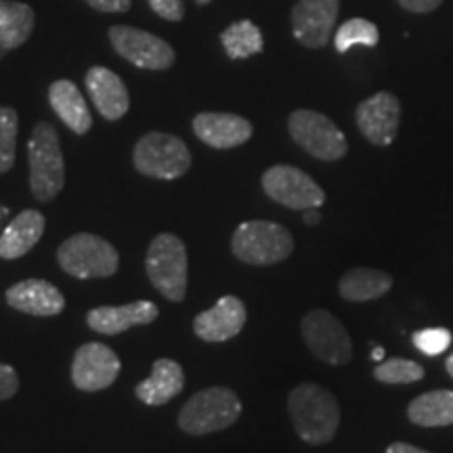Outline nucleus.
Listing matches in <instances>:
<instances>
[{
  "mask_svg": "<svg viewBox=\"0 0 453 453\" xmlns=\"http://www.w3.org/2000/svg\"><path fill=\"white\" fill-rule=\"evenodd\" d=\"M145 269L150 281L162 296L180 303L187 294V250L173 234H162L147 250Z\"/></svg>",
  "mask_w": 453,
  "mask_h": 453,
  "instance_id": "39448f33",
  "label": "nucleus"
},
{
  "mask_svg": "<svg viewBox=\"0 0 453 453\" xmlns=\"http://www.w3.org/2000/svg\"><path fill=\"white\" fill-rule=\"evenodd\" d=\"M411 424L424 428H441L453 424V390H428L418 395L407 407Z\"/></svg>",
  "mask_w": 453,
  "mask_h": 453,
  "instance_id": "b1692460",
  "label": "nucleus"
},
{
  "mask_svg": "<svg viewBox=\"0 0 453 453\" xmlns=\"http://www.w3.org/2000/svg\"><path fill=\"white\" fill-rule=\"evenodd\" d=\"M378 41H380V32H378V26L373 21H367L364 17H353V19L344 21L338 27L336 36H334V47H336L338 53H347L357 44L376 47Z\"/></svg>",
  "mask_w": 453,
  "mask_h": 453,
  "instance_id": "bb28decb",
  "label": "nucleus"
},
{
  "mask_svg": "<svg viewBox=\"0 0 453 453\" xmlns=\"http://www.w3.org/2000/svg\"><path fill=\"white\" fill-rule=\"evenodd\" d=\"M413 347L422 350L424 355L434 357L445 353L447 349L451 347V332L445 330V327H426V330H420L413 334Z\"/></svg>",
  "mask_w": 453,
  "mask_h": 453,
  "instance_id": "c756f323",
  "label": "nucleus"
},
{
  "mask_svg": "<svg viewBox=\"0 0 453 453\" xmlns=\"http://www.w3.org/2000/svg\"><path fill=\"white\" fill-rule=\"evenodd\" d=\"M47 220L38 211H24L11 220L0 235V258L15 260L26 257L41 242Z\"/></svg>",
  "mask_w": 453,
  "mask_h": 453,
  "instance_id": "aec40b11",
  "label": "nucleus"
},
{
  "mask_svg": "<svg viewBox=\"0 0 453 453\" xmlns=\"http://www.w3.org/2000/svg\"><path fill=\"white\" fill-rule=\"evenodd\" d=\"M7 303L19 313L36 317L59 315L65 309L64 294L44 280H26L11 286L7 290Z\"/></svg>",
  "mask_w": 453,
  "mask_h": 453,
  "instance_id": "a211bd4d",
  "label": "nucleus"
},
{
  "mask_svg": "<svg viewBox=\"0 0 453 453\" xmlns=\"http://www.w3.org/2000/svg\"><path fill=\"white\" fill-rule=\"evenodd\" d=\"M288 130L300 150L321 162H338L349 151L342 130L319 111L296 110L288 118Z\"/></svg>",
  "mask_w": 453,
  "mask_h": 453,
  "instance_id": "423d86ee",
  "label": "nucleus"
},
{
  "mask_svg": "<svg viewBox=\"0 0 453 453\" xmlns=\"http://www.w3.org/2000/svg\"><path fill=\"white\" fill-rule=\"evenodd\" d=\"M384 357H387V350H384V347H373L372 350V359L378 361V364H382Z\"/></svg>",
  "mask_w": 453,
  "mask_h": 453,
  "instance_id": "e433bc0d",
  "label": "nucleus"
},
{
  "mask_svg": "<svg viewBox=\"0 0 453 453\" xmlns=\"http://www.w3.org/2000/svg\"><path fill=\"white\" fill-rule=\"evenodd\" d=\"M84 84H87V90L95 107H97V111L105 120H120L124 113L128 111V90L118 73L107 70V67L95 65L87 72Z\"/></svg>",
  "mask_w": 453,
  "mask_h": 453,
  "instance_id": "f3484780",
  "label": "nucleus"
},
{
  "mask_svg": "<svg viewBox=\"0 0 453 453\" xmlns=\"http://www.w3.org/2000/svg\"><path fill=\"white\" fill-rule=\"evenodd\" d=\"M185 384V373L177 361L173 359H157L151 370V376L134 388L139 401L145 405H164L170 399H174Z\"/></svg>",
  "mask_w": 453,
  "mask_h": 453,
  "instance_id": "4be33fe9",
  "label": "nucleus"
},
{
  "mask_svg": "<svg viewBox=\"0 0 453 453\" xmlns=\"http://www.w3.org/2000/svg\"><path fill=\"white\" fill-rule=\"evenodd\" d=\"M49 104L53 111L61 118V122L76 134H87L93 127L88 105L82 93L70 81H57L49 88Z\"/></svg>",
  "mask_w": 453,
  "mask_h": 453,
  "instance_id": "412c9836",
  "label": "nucleus"
},
{
  "mask_svg": "<svg viewBox=\"0 0 453 453\" xmlns=\"http://www.w3.org/2000/svg\"><path fill=\"white\" fill-rule=\"evenodd\" d=\"M84 3L99 13H124L133 7V0H84Z\"/></svg>",
  "mask_w": 453,
  "mask_h": 453,
  "instance_id": "473e14b6",
  "label": "nucleus"
},
{
  "mask_svg": "<svg viewBox=\"0 0 453 453\" xmlns=\"http://www.w3.org/2000/svg\"><path fill=\"white\" fill-rule=\"evenodd\" d=\"M387 453H428V451H424V449H420V447H416V445L401 443V441H396V443L388 445Z\"/></svg>",
  "mask_w": 453,
  "mask_h": 453,
  "instance_id": "f704fd0d",
  "label": "nucleus"
},
{
  "mask_svg": "<svg viewBox=\"0 0 453 453\" xmlns=\"http://www.w3.org/2000/svg\"><path fill=\"white\" fill-rule=\"evenodd\" d=\"M231 250L242 263L267 267L294 252V237L283 225L269 220H246L235 229Z\"/></svg>",
  "mask_w": 453,
  "mask_h": 453,
  "instance_id": "20e7f679",
  "label": "nucleus"
},
{
  "mask_svg": "<svg viewBox=\"0 0 453 453\" xmlns=\"http://www.w3.org/2000/svg\"><path fill=\"white\" fill-rule=\"evenodd\" d=\"M157 319V307L150 300H137V303L122 304V307H99L88 311L87 324L90 330L116 336L127 332L133 326H147Z\"/></svg>",
  "mask_w": 453,
  "mask_h": 453,
  "instance_id": "6ab92c4d",
  "label": "nucleus"
},
{
  "mask_svg": "<svg viewBox=\"0 0 453 453\" xmlns=\"http://www.w3.org/2000/svg\"><path fill=\"white\" fill-rule=\"evenodd\" d=\"M393 288V277L384 271L355 267L340 277L338 292L349 303H367L380 298Z\"/></svg>",
  "mask_w": 453,
  "mask_h": 453,
  "instance_id": "5701e85b",
  "label": "nucleus"
},
{
  "mask_svg": "<svg viewBox=\"0 0 453 453\" xmlns=\"http://www.w3.org/2000/svg\"><path fill=\"white\" fill-rule=\"evenodd\" d=\"M246 319V304L237 296H223L212 309L196 317L194 332L206 342H225L242 332Z\"/></svg>",
  "mask_w": 453,
  "mask_h": 453,
  "instance_id": "2eb2a0df",
  "label": "nucleus"
},
{
  "mask_svg": "<svg viewBox=\"0 0 453 453\" xmlns=\"http://www.w3.org/2000/svg\"><path fill=\"white\" fill-rule=\"evenodd\" d=\"M120 367V359L110 347L101 342H88L73 355L72 382L87 393L104 390L116 382Z\"/></svg>",
  "mask_w": 453,
  "mask_h": 453,
  "instance_id": "4468645a",
  "label": "nucleus"
},
{
  "mask_svg": "<svg viewBox=\"0 0 453 453\" xmlns=\"http://www.w3.org/2000/svg\"><path fill=\"white\" fill-rule=\"evenodd\" d=\"M424 373L426 372L420 364L396 357V359H384L382 364H378L373 378L382 384H411L420 382Z\"/></svg>",
  "mask_w": 453,
  "mask_h": 453,
  "instance_id": "cd10ccee",
  "label": "nucleus"
},
{
  "mask_svg": "<svg viewBox=\"0 0 453 453\" xmlns=\"http://www.w3.org/2000/svg\"><path fill=\"white\" fill-rule=\"evenodd\" d=\"M196 3L197 4H208V3H211V0H196Z\"/></svg>",
  "mask_w": 453,
  "mask_h": 453,
  "instance_id": "ea45409f",
  "label": "nucleus"
},
{
  "mask_svg": "<svg viewBox=\"0 0 453 453\" xmlns=\"http://www.w3.org/2000/svg\"><path fill=\"white\" fill-rule=\"evenodd\" d=\"M355 122L372 145L388 147L401 127V101L388 90H380L357 105Z\"/></svg>",
  "mask_w": 453,
  "mask_h": 453,
  "instance_id": "f8f14e48",
  "label": "nucleus"
},
{
  "mask_svg": "<svg viewBox=\"0 0 453 453\" xmlns=\"http://www.w3.org/2000/svg\"><path fill=\"white\" fill-rule=\"evenodd\" d=\"M242 401L231 388L212 387L196 393L179 413V426L187 434H211L240 420Z\"/></svg>",
  "mask_w": 453,
  "mask_h": 453,
  "instance_id": "7ed1b4c3",
  "label": "nucleus"
},
{
  "mask_svg": "<svg viewBox=\"0 0 453 453\" xmlns=\"http://www.w3.org/2000/svg\"><path fill=\"white\" fill-rule=\"evenodd\" d=\"M61 269L78 280L90 277H110L118 271L120 257L116 248L104 237L93 234H78L61 243L57 252Z\"/></svg>",
  "mask_w": 453,
  "mask_h": 453,
  "instance_id": "6e6552de",
  "label": "nucleus"
},
{
  "mask_svg": "<svg viewBox=\"0 0 453 453\" xmlns=\"http://www.w3.org/2000/svg\"><path fill=\"white\" fill-rule=\"evenodd\" d=\"M288 411L296 434L309 445L330 443L340 426L336 396L319 384H298L288 396Z\"/></svg>",
  "mask_w": 453,
  "mask_h": 453,
  "instance_id": "f257e3e1",
  "label": "nucleus"
},
{
  "mask_svg": "<svg viewBox=\"0 0 453 453\" xmlns=\"http://www.w3.org/2000/svg\"><path fill=\"white\" fill-rule=\"evenodd\" d=\"M134 166L151 179H179L191 168V151L183 139L166 133H147L134 145Z\"/></svg>",
  "mask_w": 453,
  "mask_h": 453,
  "instance_id": "0eeeda50",
  "label": "nucleus"
},
{
  "mask_svg": "<svg viewBox=\"0 0 453 453\" xmlns=\"http://www.w3.org/2000/svg\"><path fill=\"white\" fill-rule=\"evenodd\" d=\"M445 370L453 378V350L449 353V357H447V359H445Z\"/></svg>",
  "mask_w": 453,
  "mask_h": 453,
  "instance_id": "4c0bfd02",
  "label": "nucleus"
},
{
  "mask_svg": "<svg viewBox=\"0 0 453 453\" xmlns=\"http://www.w3.org/2000/svg\"><path fill=\"white\" fill-rule=\"evenodd\" d=\"M265 194L271 200L281 203V206L292 208V211H309V208H319L326 202V194L307 173L296 166H271L260 179Z\"/></svg>",
  "mask_w": 453,
  "mask_h": 453,
  "instance_id": "9d476101",
  "label": "nucleus"
},
{
  "mask_svg": "<svg viewBox=\"0 0 453 453\" xmlns=\"http://www.w3.org/2000/svg\"><path fill=\"white\" fill-rule=\"evenodd\" d=\"M220 42H223L225 53L231 59H246V57L263 53L265 49V38L263 32L258 30V26H254L252 21L242 19L231 24L226 30L220 34Z\"/></svg>",
  "mask_w": 453,
  "mask_h": 453,
  "instance_id": "a878e982",
  "label": "nucleus"
},
{
  "mask_svg": "<svg viewBox=\"0 0 453 453\" xmlns=\"http://www.w3.org/2000/svg\"><path fill=\"white\" fill-rule=\"evenodd\" d=\"M194 133L214 150H231L252 137V124L235 113L203 111L194 118Z\"/></svg>",
  "mask_w": 453,
  "mask_h": 453,
  "instance_id": "dca6fc26",
  "label": "nucleus"
},
{
  "mask_svg": "<svg viewBox=\"0 0 453 453\" xmlns=\"http://www.w3.org/2000/svg\"><path fill=\"white\" fill-rule=\"evenodd\" d=\"M30 189L38 202H50L59 196L65 183L64 154L59 134L50 122H38L27 141Z\"/></svg>",
  "mask_w": 453,
  "mask_h": 453,
  "instance_id": "f03ea898",
  "label": "nucleus"
},
{
  "mask_svg": "<svg viewBox=\"0 0 453 453\" xmlns=\"http://www.w3.org/2000/svg\"><path fill=\"white\" fill-rule=\"evenodd\" d=\"M340 0H298L292 9L294 38L307 49H324L336 26Z\"/></svg>",
  "mask_w": 453,
  "mask_h": 453,
  "instance_id": "ddd939ff",
  "label": "nucleus"
},
{
  "mask_svg": "<svg viewBox=\"0 0 453 453\" xmlns=\"http://www.w3.org/2000/svg\"><path fill=\"white\" fill-rule=\"evenodd\" d=\"M300 332L311 353L324 364L344 365L353 357V342H350L347 327L340 324L330 311H311L304 315Z\"/></svg>",
  "mask_w": 453,
  "mask_h": 453,
  "instance_id": "1a4fd4ad",
  "label": "nucleus"
},
{
  "mask_svg": "<svg viewBox=\"0 0 453 453\" xmlns=\"http://www.w3.org/2000/svg\"><path fill=\"white\" fill-rule=\"evenodd\" d=\"M19 390V378L11 365L0 364V401H7Z\"/></svg>",
  "mask_w": 453,
  "mask_h": 453,
  "instance_id": "2f4dec72",
  "label": "nucleus"
},
{
  "mask_svg": "<svg viewBox=\"0 0 453 453\" xmlns=\"http://www.w3.org/2000/svg\"><path fill=\"white\" fill-rule=\"evenodd\" d=\"M304 212V223L307 225H317L321 220V212H319V208H309V211H303Z\"/></svg>",
  "mask_w": 453,
  "mask_h": 453,
  "instance_id": "c9c22d12",
  "label": "nucleus"
},
{
  "mask_svg": "<svg viewBox=\"0 0 453 453\" xmlns=\"http://www.w3.org/2000/svg\"><path fill=\"white\" fill-rule=\"evenodd\" d=\"M156 15H160L166 21H180L185 15L183 0H147Z\"/></svg>",
  "mask_w": 453,
  "mask_h": 453,
  "instance_id": "7c9ffc66",
  "label": "nucleus"
},
{
  "mask_svg": "<svg viewBox=\"0 0 453 453\" xmlns=\"http://www.w3.org/2000/svg\"><path fill=\"white\" fill-rule=\"evenodd\" d=\"M110 42L116 53L143 70H168L174 64V50L154 34L130 26H111Z\"/></svg>",
  "mask_w": 453,
  "mask_h": 453,
  "instance_id": "9b49d317",
  "label": "nucleus"
},
{
  "mask_svg": "<svg viewBox=\"0 0 453 453\" xmlns=\"http://www.w3.org/2000/svg\"><path fill=\"white\" fill-rule=\"evenodd\" d=\"M17 130H19L17 111L0 105V174L9 173L15 164Z\"/></svg>",
  "mask_w": 453,
  "mask_h": 453,
  "instance_id": "c85d7f7f",
  "label": "nucleus"
},
{
  "mask_svg": "<svg viewBox=\"0 0 453 453\" xmlns=\"http://www.w3.org/2000/svg\"><path fill=\"white\" fill-rule=\"evenodd\" d=\"M7 53H9V50H4L3 47H0V61H3V57H4V55H7Z\"/></svg>",
  "mask_w": 453,
  "mask_h": 453,
  "instance_id": "58836bf2",
  "label": "nucleus"
},
{
  "mask_svg": "<svg viewBox=\"0 0 453 453\" xmlns=\"http://www.w3.org/2000/svg\"><path fill=\"white\" fill-rule=\"evenodd\" d=\"M36 26L34 9L17 0H0V47L13 50L32 36Z\"/></svg>",
  "mask_w": 453,
  "mask_h": 453,
  "instance_id": "393cba45",
  "label": "nucleus"
},
{
  "mask_svg": "<svg viewBox=\"0 0 453 453\" xmlns=\"http://www.w3.org/2000/svg\"><path fill=\"white\" fill-rule=\"evenodd\" d=\"M396 3H399L405 11H410V13L426 15L437 11L441 4H443V0H396Z\"/></svg>",
  "mask_w": 453,
  "mask_h": 453,
  "instance_id": "72a5a7b5",
  "label": "nucleus"
}]
</instances>
